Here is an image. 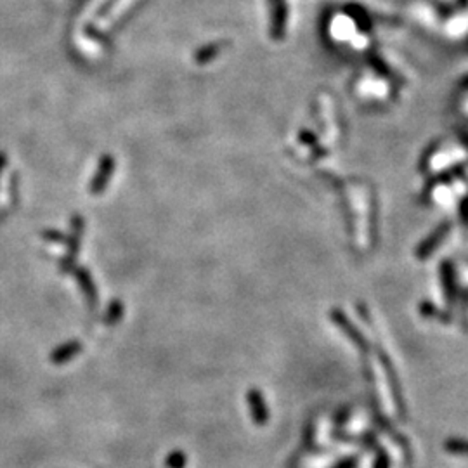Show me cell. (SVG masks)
Wrapping results in <instances>:
<instances>
[{"instance_id": "obj_4", "label": "cell", "mask_w": 468, "mask_h": 468, "mask_svg": "<svg viewBox=\"0 0 468 468\" xmlns=\"http://www.w3.org/2000/svg\"><path fill=\"white\" fill-rule=\"evenodd\" d=\"M7 165V155L3 153V151H0V173H2V170L6 169Z\"/></svg>"}, {"instance_id": "obj_1", "label": "cell", "mask_w": 468, "mask_h": 468, "mask_svg": "<svg viewBox=\"0 0 468 468\" xmlns=\"http://www.w3.org/2000/svg\"><path fill=\"white\" fill-rule=\"evenodd\" d=\"M274 7V37H279V31L283 33L286 21V6L285 0H271Z\"/></svg>"}, {"instance_id": "obj_2", "label": "cell", "mask_w": 468, "mask_h": 468, "mask_svg": "<svg viewBox=\"0 0 468 468\" xmlns=\"http://www.w3.org/2000/svg\"><path fill=\"white\" fill-rule=\"evenodd\" d=\"M111 166H113V162L109 158H106L104 159V172L98 173V179H95L94 184H92V193H99V189H102V186L106 184V179H108L106 176L109 173Z\"/></svg>"}, {"instance_id": "obj_3", "label": "cell", "mask_w": 468, "mask_h": 468, "mask_svg": "<svg viewBox=\"0 0 468 468\" xmlns=\"http://www.w3.org/2000/svg\"><path fill=\"white\" fill-rule=\"evenodd\" d=\"M451 451H468V444H448Z\"/></svg>"}]
</instances>
